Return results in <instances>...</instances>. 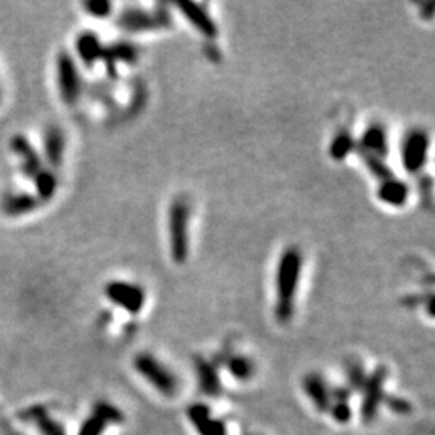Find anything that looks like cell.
I'll use <instances>...</instances> for the list:
<instances>
[{"instance_id":"1","label":"cell","mask_w":435,"mask_h":435,"mask_svg":"<svg viewBox=\"0 0 435 435\" xmlns=\"http://www.w3.org/2000/svg\"><path fill=\"white\" fill-rule=\"evenodd\" d=\"M303 254L299 247H289L279 256L274 276V316L281 324L289 323L295 313V300L299 294Z\"/></svg>"},{"instance_id":"2","label":"cell","mask_w":435,"mask_h":435,"mask_svg":"<svg viewBox=\"0 0 435 435\" xmlns=\"http://www.w3.org/2000/svg\"><path fill=\"white\" fill-rule=\"evenodd\" d=\"M190 204L186 197H176L168 211V237L170 254L176 265H182L189 256V221Z\"/></svg>"},{"instance_id":"3","label":"cell","mask_w":435,"mask_h":435,"mask_svg":"<svg viewBox=\"0 0 435 435\" xmlns=\"http://www.w3.org/2000/svg\"><path fill=\"white\" fill-rule=\"evenodd\" d=\"M132 366L142 379L147 380L157 392L165 397H172L179 390V380H177L176 374L152 353L144 352L136 355Z\"/></svg>"},{"instance_id":"4","label":"cell","mask_w":435,"mask_h":435,"mask_svg":"<svg viewBox=\"0 0 435 435\" xmlns=\"http://www.w3.org/2000/svg\"><path fill=\"white\" fill-rule=\"evenodd\" d=\"M55 81L62 100L66 105H74L82 94V79L76 60L66 51L57 55Z\"/></svg>"},{"instance_id":"5","label":"cell","mask_w":435,"mask_h":435,"mask_svg":"<svg viewBox=\"0 0 435 435\" xmlns=\"http://www.w3.org/2000/svg\"><path fill=\"white\" fill-rule=\"evenodd\" d=\"M389 371L385 366H379L366 378L363 385V402H362V419L364 424H373L379 414V408L385 398V380Z\"/></svg>"},{"instance_id":"6","label":"cell","mask_w":435,"mask_h":435,"mask_svg":"<svg viewBox=\"0 0 435 435\" xmlns=\"http://www.w3.org/2000/svg\"><path fill=\"white\" fill-rule=\"evenodd\" d=\"M105 296L130 314H139L147 300L144 287L126 281H110L105 285Z\"/></svg>"},{"instance_id":"7","label":"cell","mask_w":435,"mask_h":435,"mask_svg":"<svg viewBox=\"0 0 435 435\" xmlns=\"http://www.w3.org/2000/svg\"><path fill=\"white\" fill-rule=\"evenodd\" d=\"M429 145H431V139L426 131L414 130L408 132L402 145V163L405 170L411 175L421 171L427 161Z\"/></svg>"},{"instance_id":"8","label":"cell","mask_w":435,"mask_h":435,"mask_svg":"<svg viewBox=\"0 0 435 435\" xmlns=\"http://www.w3.org/2000/svg\"><path fill=\"white\" fill-rule=\"evenodd\" d=\"M10 148H12L15 157L18 158L19 171H21L23 176H26L28 179H33V177L46 166L44 165L42 157L39 155L36 147L31 144V141H29L26 136L23 134L13 136L12 141H10Z\"/></svg>"},{"instance_id":"9","label":"cell","mask_w":435,"mask_h":435,"mask_svg":"<svg viewBox=\"0 0 435 435\" xmlns=\"http://www.w3.org/2000/svg\"><path fill=\"white\" fill-rule=\"evenodd\" d=\"M187 419L199 435H227L226 423L211 414V408L206 403H192L187 407Z\"/></svg>"},{"instance_id":"10","label":"cell","mask_w":435,"mask_h":435,"mask_svg":"<svg viewBox=\"0 0 435 435\" xmlns=\"http://www.w3.org/2000/svg\"><path fill=\"white\" fill-rule=\"evenodd\" d=\"M65 152H66V137L65 132L60 126H48L44 131L42 137V160H46L47 168L52 171L58 170L65 161Z\"/></svg>"},{"instance_id":"11","label":"cell","mask_w":435,"mask_h":435,"mask_svg":"<svg viewBox=\"0 0 435 435\" xmlns=\"http://www.w3.org/2000/svg\"><path fill=\"white\" fill-rule=\"evenodd\" d=\"M301 387L310 402L313 403L316 411L328 413L332 397H330V389L326 379L319 373H308L301 380Z\"/></svg>"},{"instance_id":"12","label":"cell","mask_w":435,"mask_h":435,"mask_svg":"<svg viewBox=\"0 0 435 435\" xmlns=\"http://www.w3.org/2000/svg\"><path fill=\"white\" fill-rule=\"evenodd\" d=\"M176 7L179 8L181 15L189 21V24H192V28H194L197 33H200L202 36L210 39L218 36L216 23L202 5L195 2H179Z\"/></svg>"},{"instance_id":"13","label":"cell","mask_w":435,"mask_h":435,"mask_svg":"<svg viewBox=\"0 0 435 435\" xmlns=\"http://www.w3.org/2000/svg\"><path fill=\"white\" fill-rule=\"evenodd\" d=\"M195 373L200 392L211 398L220 397L222 392V382L216 364L210 359L199 357L195 358Z\"/></svg>"},{"instance_id":"14","label":"cell","mask_w":435,"mask_h":435,"mask_svg":"<svg viewBox=\"0 0 435 435\" xmlns=\"http://www.w3.org/2000/svg\"><path fill=\"white\" fill-rule=\"evenodd\" d=\"M39 206H41V202L29 192H8L0 200V208L10 218L26 216L36 211Z\"/></svg>"},{"instance_id":"15","label":"cell","mask_w":435,"mask_h":435,"mask_svg":"<svg viewBox=\"0 0 435 435\" xmlns=\"http://www.w3.org/2000/svg\"><path fill=\"white\" fill-rule=\"evenodd\" d=\"M359 148H362L364 157H375L384 160V157L389 152L387 130L379 123L366 127L362 141H359Z\"/></svg>"},{"instance_id":"16","label":"cell","mask_w":435,"mask_h":435,"mask_svg":"<svg viewBox=\"0 0 435 435\" xmlns=\"http://www.w3.org/2000/svg\"><path fill=\"white\" fill-rule=\"evenodd\" d=\"M76 55L86 66H94L97 62L103 60L105 55V47L100 41V37L92 31H84L76 37Z\"/></svg>"},{"instance_id":"17","label":"cell","mask_w":435,"mask_h":435,"mask_svg":"<svg viewBox=\"0 0 435 435\" xmlns=\"http://www.w3.org/2000/svg\"><path fill=\"white\" fill-rule=\"evenodd\" d=\"M378 197L382 204L400 208V206H403L408 202L409 187L407 186V182H403L402 179L389 177V179L380 181Z\"/></svg>"},{"instance_id":"18","label":"cell","mask_w":435,"mask_h":435,"mask_svg":"<svg viewBox=\"0 0 435 435\" xmlns=\"http://www.w3.org/2000/svg\"><path fill=\"white\" fill-rule=\"evenodd\" d=\"M31 181L34 184V195H36V199L41 202V205L52 202L53 197L57 195L58 176L55 171L51 170V168L44 166Z\"/></svg>"},{"instance_id":"19","label":"cell","mask_w":435,"mask_h":435,"mask_svg":"<svg viewBox=\"0 0 435 435\" xmlns=\"http://www.w3.org/2000/svg\"><path fill=\"white\" fill-rule=\"evenodd\" d=\"M120 24L123 29L131 33H142V31H148V29H153L158 26L157 18L150 15L145 10H139V8H131V10H125L120 18Z\"/></svg>"},{"instance_id":"20","label":"cell","mask_w":435,"mask_h":435,"mask_svg":"<svg viewBox=\"0 0 435 435\" xmlns=\"http://www.w3.org/2000/svg\"><path fill=\"white\" fill-rule=\"evenodd\" d=\"M226 369L229 371L232 378L240 380V382L250 380L256 373L255 363L245 355H229L226 358Z\"/></svg>"},{"instance_id":"21","label":"cell","mask_w":435,"mask_h":435,"mask_svg":"<svg viewBox=\"0 0 435 435\" xmlns=\"http://www.w3.org/2000/svg\"><path fill=\"white\" fill-rule=\"evenodd\" d=\"M355 148V139L348 131H340L329 144V157L335 161H344Z\"/></svg>"},{"instance_id":"22","label":"cell","mask_w":435,"mask_h":435,"mask_svg":"<svg viewBox=\"0 0 435 435\" xmlns=\"http://www.w3.org/2000/svg\"><path fill=\"white\" fill-rule=\"evenodd\" d=\"M136 58V48L131 46V44H116L110 48L105 47V55H103V60H107L108 63H130Z\"/></svg>"},{"instance_id":"23","label":"cell","mask_w":435,"mask_h":435,"mask_svg":"<svg viewBox=\"0 0 435 435\" xmlns=\"http://www.w3.org/2000/svg\"><path fill=\"white\" fill-rule=\"evenodd\" d=\"M94 414H97L105 424H121L125 421V414L120 408H116L115 405L108 402H97L94 407Z\"/></svg>"},{"instance_id":"24","label":"cell","mask_w":435,"mask_h":435,"mask_svg":"<svg viewBox=\"0 0 435 435\" xmlns=\"http://www.w3.org/2000/svg\"><path fill=\"white\" fill-rule=\"evenodd\" d=\"M328 413L337 424H347L353 418V409L350 407V402H332Z\"/></svg>"},{"instance_id":"25","label":"cell","mask_w":435,"mask_h":435,"mask_svg":"<svg viewBox=\"0 0 435 435\" xmlns=\"http://www.w3.org/2000/svg\"><path fill=\"white\" fill-rule=\"evenodd\" d=\"M34 423L37 424V429L41 431L42 435H66L62 424L48 416L47 413L42 414V416H39Z\"/></svg>"},{"instance_id":"26","label":"cell","mask_w":435,"mask_h":435,"mask_svg":"<svg viewBox=\"0 0 435 435\" xmlns=\"http://www.w3.org/2000/svg\"><path fill=\"white\" fill-rule=\"evenodd\" d=\"M366 378H368V374H366V371L363 368L362 363H353L348 366V385H350V390H362L363 385L366 382Z\"/></svg>"},{"instance_id":"27","label":"cell","mask_w":435,"mask_h":435,"mask_svg":"<svg viewBox=\"0 0 435 435\" xmlns=\"http://www.w3.org/2000/svg\"><path fill=\"white\" fill-rule=\"evenodd\" d=\"M107 424L102 421L97 414H91V416L84 419V423L79 427L78 435H102L103 431H105Z\"/></svg>"},{"instance_id":"28","label":"cell","mask_w":435,"mask_h":435,"mask_svg":"<svg viewBox=\"0 0 435 435\" xmlns=\"http://www.w3.org/2000/svg\"><path fill=\"white\" fill-rule=\"evenodd\" d=\"M364 161H366V166L369 168V171L373 172L375 177H379L380 181H385V179H389V177H392V172H390V170L384 163L382 158L364 157Z\"/></svg>"},{"instance_id":"29","label":"cell","mask_w":435,"mask_h":435,"mask_svg":"<svg viewBox=\"0 0 435 435\" xmlns=\"http://www.w3.org/2000/svg\"><path fill=\"white\" fill-rule=\"evenodd\" d=\"M382 403H385V407L395 414H409L413 409L411 403H409L408 400H405L402 397H395V395H385Z\"/></svg>"},{"instance_id":"30","label":"cell","mask_w":435,"mask_h":435,"mask_svg":"<svg viewBox=\"0 0 435 435\" xmlns=\"http://www.w3.org/2000/svg\"><path fill=\"white\" fill-rule=\"evenodd\" d=\"M112 7L110 2H103V0H92V2L84 3L86 12L94 18H107L112 12Z\"/></svg>"},{"instance_id":"31","label":"cell","mask_w":435,"mask_h":435,"mask_svg":"<svg viewBox=\"0 0 435 435\" xmlns=\"http://www.w3.org/2000/svg\"><path fill=\"white\" fill-rule=\"evenodd\" d=\"M47 413V408L44 405H34V407L24 409V411L19 413V419H24V421H36L39 416Z\"/></svg>"},{"instance_id":"32","label":"cell","mask_w":435,"mask_h":435,"mask_svg":"<svg viewBox=\"0 0 435 435\" xmlns=\"http://www.w3.org/2000/svg\"><path fill=\"white\" fill-rule=\"evenodd\" d=\"M3 434L5 435H19L17 431H13L12 427L7 426V424H3Z\"/></svg>"},{"instance_id":"33","label":"cell","mask_w":435,"mask_h":435,"mask_svg":"<svg viewBox=\"0 0 435 435\" xmlns=\"http://www.w3.org/2000/svg\"><path fill=\"white\" fill-rule=\"evenodd\" d=\"M2 98H3V91H2V84H0V103H2Z\"/></svg>"}]
</instances>
